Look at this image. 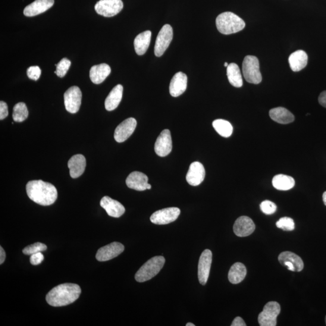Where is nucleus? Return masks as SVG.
Listing matches in <instances>:
<instances>
[{
  "label": "nucleus",
  "mask_w": 326,
  "mask_h": 326,
  "mask_svg": "<svg viewBox=\"0 0 326 326\" xmlns=\"http://www.w3.org/2000/svg\"><path fill=\"white\" fill-rule=\"evenodd\" d=\"M26 192L33 202L43 206L53 205L57 199L58 191L53 184L42 180L28 182Z\"/></svg>",
  "instance_id": "nucleus-1"
},
{
  "label": "nucleus",
  "mask_w": 326,
  "mask_h": 326,
  "mask_svg": "<svg viewBox=\"0 0 326 326\" xmlns=\"http://www.w3.org/2000/svg\"><path fill=\"white\" fill-rule=\"evenodd\" d=\"M81 294L79 285L74 283H64L53 288L47 294L46 301L49 305L62 307L70 305L76 301Z\"/></svg>",
  "instance_id": "nucleus-2"
},
{
  "label": "nucleus",
  "mask_w": 326,
  "mask_h": 326,
  "mask_svg": "<svg viewBox=\"0 0 326 326\" xmlns=\"http://www.w3.org/2000/svg\"><path fill=\"white\" fill-rule=\"evenodd\" d=\"M216 24L219 32L224 34L239 32L246 27L242 19L231 12H225L218 15Z\"/></svg>",
  "instance_id": "nucleus-3"
},
{
  "label": "nucleus",
  "mask_w": 326,
  "mask_h": 326,
  "mask_svg": "<svg viewBox=\"0 0 326 326\" xmlns=\"http://www.w3.org/2000/svg\"><path fill=\"white\" fill-rule=\"evenodd\" d=\"M165 263V259L162 256H155L147 261L135 275L138 282H145L154 277L161 270Z\"/></svg>",
  "instance_id": "nucleus-4"
},
{
  "label": "nucleus",
  "mask_w": 326,
  "mask_h": 326,
  "mask_svg": "<svg viewBox=\"0 0 326 326\" xmlns=\"http://www.w3.org/2000/svg\"><path fill=\"white\" fill-rule=\"evenodd\" d=\"M242 73L248 83L253 84L261 83L262 77L258 58L255 56H246L242 64Z\"/></svg>",
  "instance_id": "nucleus-5"
},
{
  "label": "nucleus",
  "mask_w": 326,
  "mask_h": 326,
  "mask_svg": "<svg viewBox=\"0 0 326 326\" xmlns=\"http://www.w3.org/2000/svg\"><path fill=\"white\" fill-rule=\"evenodd\" d=\"M280 313V306L276 302L266 303L263 311L259 313L258 321L261 326H275L277 318Z\"/></svg>",
  "instance_id": "nucleus-6"
},
{
  "label": "nucleus",
  "mask_w": 326,
  "mask_h": 326,
  "mask_svg": "<svg viewBox=\"0 0 326 326\" xmlns=\"http://www.w3.org/2000/svg\"><path fill=\"white\" fill-rule=\"evenodd\" d=\"M124 8L121 0H100L95 5L97 13L105 17H112L120 13Z\"/></svg>",
  "instance_id": "nucleus-7"
},
{
  "label": "nucleus",
  "mask_w": 326,
  "mask_h": 326,
  "mask_svg": "<svg viewBox=\"0 0 326 326\" xmlns=\"http://www.w3.org/2000/svg\"><path fill=\"white\" fill-rule=\"evenodd\" d=\"M173 39V29L171 25L166 24L159 31L156 37L154 53L157 57L164 54Z\"/></svg>",
  "instance_id": "nucleus-8"
},
{
  "label": "nucleus",
  "mask_w": 326,
  "mask_h": 326,
  "mask_svg": "<svg viewBox=\"0 0 326 326\" xmlns=\"http://www.w3.org/2000/svg\"><path fill=\"white\" fill-rule=\"evenodd\" d=\"M82 100V92L79 87L73 86L64 93V104L66 110L71 114L79 111Z\"/></svg>",
  "instance_id": "nucleus-9"
},
{
  "label": "nucleus",
  "mask_w": 326,
  "mask_h": 326,
  "mask_svg": "<svg viewBox=\"0 0 326 326\" xmlns=\"http://www.w3.org/2000/svg\"><path fill=\"white\" fill-rule=\"evenodd\" d=\"M180 210L177 208H169L159 210L150 216V221L156 225H166L177 220L180 215Z\"/></svg>",
  "instance_id": "nucleus-10"
},
{
  "label": "nucleus",
  "mask_w": 326,
  "mask_h": 326,
  "mask_svg": "<svg viewBox=\"0 0 326 326\" xmlns=\"http://www.w3.org/2000/svg\"><path fill=\"white\" fill-rule=\"evenodd\" d=\"M125 247L121 243L114 242L100 248L96 258L99 262H106L116 258L124 252Z\"/></svg>",
  "instance_id": "nucleus-11"
},
{
  "label": "nucleus",
  "mask_w": 326,
  "mask_h": 326,
  "mask_svg": "<svg viewBox=\"0 0 326 326\" xmlns=\"http://www.w3.org/2000/svg\"><path fill=\"white\" fill-rule=\"evenodd\" d=\"M212 262V253L210 250L203 251L198 263V279L200 284L205 285L208 282Z\"/></svg>",
  "instance_id": "nucleus-12"
},
{
  "label": "nucleus",
  "mask_w": 326,
  "mask_h": 326,
  "mask_svg": "<svg viewBox=\"0 0 326 326\" xmlns=\"http://www.w3.org/2000/svg\"><path fill=\"white\" fill-rule=\"evenodd\" d=\"M278 261L288 270L300 272L304 268L303 260L300 256L291 252H284L278 256Z\"/></svg>",
  "instance_id": "nucleus-13"
},
{
  "label": "nucleus",
  "mask_w": 326,
  "mask_h": 326,
  "mask_svg": "<svg viewBox=\"0 0 326 326\" xmlns=\"http://www.w3.org/2000/svg\"><path fill=\"white\" fill-rule=\"evenodd\" d=\"M137 127V121L134 118L126 119L116 128L114 139L118 143L124 142L129 139Z\"/></svg>",
  "instance_id": "nucleus-14"
},
{
  "label": "nucleus",
  "mask_w": 326,
  "mask_h": 326,
  "mask_svg": "<svg viewBox=\"0 0 326 326\" xmlns=\"http://www.w3.org/2000/svg\"><path fill=\"white\" fill-rule=\"evenodd\" d=\"M156 155L161 157L167 156L172 150V140L170 131L163 130L156 140L154 146Z\"/></svg>",
  "instance_id": "nucleus-15"
},
{
  "label": "nucleus",
  "mask_w": 326,
  "mask_h": 326,
  "mask_svg": "<svg viewBox=\"0 0 326 326\" xmlns=\"http://www.w3.org/2000/svg\"><path fill=\"white\" fill-rule=\"evenodd\" d=\"M205 176V167L201 163L195 161L190 166L186 175V180L191 186H197L202 183Z\"/></svg>",
  "instance_id": "nucleus-16"
},
{
  "label": "nucleus",
  "mask_w": 326,
  "mask_h": 326,
  "mask_svg": "<svg viewBox=\"0 0 326 326\" xmlns=\"http://www.w3.org/2000/svg\"><path fill=\"white\" fill-rule=\"evenodd\" d=\"M255 224L252 219L248 216H240L235 221L233 231L235 234L239 237H247L255 231Z\"/></svg>",
  "instance_id": "nucleus-17"
},
{
  "label": "nucleus",
  "mask_w": 326,
  "mask_h": 326,
  "mask_svg": "<svg viewBox=\"0 0 326 326\" xmlns=\"http://www.w3.org/2000/svg\"><path fill=\"white\" fill-rule=\"evenodd\" d=\"M100 205L111 217L120 218L125 212L124 206L120 202L109 196L103 197Z\"/></svg>",
  "instance_id": "nucleus-18"
},
{
  "label": "nucleus",
  "mask_w": 326,
  "mask_h": 326,
  "mask_svg": "<svg viewBox=\"0 0 326 326\" xmlns=\"http://www.w3.org/2000/svg\"><path fill=\"white\" fill-rule=\"evenodd\" d=\"M187 87V75L183 72H178L172 77L169 86V92L172 96L177 98L186 92Z\"/></svg>",
  "instance_id": "nucleus-19"
},
{
  "label": "nucleus",
  "mask_w": 326,
  "mask_h": 326,
  "mask_svg": "<svg viewBox=\"0 0 326 326\" xmlns=\"http://www.w3.org/2000/svg\"><path fill=\"white\" fill-rule=\"evenodd\" d=\"M54 3V0H35L25 8L24 15L31 17L43 14L51 8Z\"/></svg>",
  "instance_id": "nucleus-20"
},
{
  "label": "nucleus",
  "mask_w": 326,
  "mask_h": 326,
  "mask_svg": "<svg viewBox=\"0 0 326 326\" xmlns=\"http://www.w3.org/2000/svg\"><path fill=\"white\" fill-rule=\"evenodd\" d=\"M126 184L131 189L144 191L147 189L148 177L142 172H133L127 178Z\"/></svg>",
  "instance_id": "nucleus-21"
},
{
  "label": "nucleus",
  "mask_w": 326,
  "mask_h": 326,
  "mask_svg": "<svg viewBox=\"0 0 326 326\" xmlns=\"http://www.w3.org/2000/svg\"><path fill=\"white\" fill-rule=\"evenodd\" d=\"M68 167L71 178H77L83 174L86 167V159L82 154L75 155L69 159Z\"/></svg>",
  "instance_id": "nucleus-22"
},
{
  "label": "nucleus",
  "mask_w": 326,
  "mask_h": 326,
  "mask_svg": "<svg viewBox=\"0 0 326 326\" xmlns=\"http://www.w3.org/2000/svg\"><path fill=\"white\" fill-rule=\"evenodd\" d=\"M111 73V68L108 64L94 65L90 71V77L92 83L100 84L103 83Z\"/></svg>",
  "instance_id": "nucleus-23"
},
{
  "label": "nucleus",
  "mask_w": 326,
  "mask_h": 326,
  "mask_svg": "<svg viewBox=\"0 0 326 326\" xmlns=\"http://www.w3.org/2000/svg\"><path fill=\"white\" fill-rule=\"evenodd\" d=\"M124 87L120 84L116 86L109 93L105 102L106 110L111 111L118 107L123 96Z\"/></svg>",
  "instance_id": "nucleus-24"
},
{
  "label": "nucleus",
  "mask_w": 326,
  "mask_h": 326,
  "mask_svg": "<svg viewBox=\"0 0 326 326\" xmlns=\"http://www.w3.org/2000/svg\"><path fill=\"white\" fill-rule=\"evenodd\" d=\"M308 56L303 50H297L290 56L289 63L291 70L294 72L300 71L308 64Z\"/></svg>",
  "instance_id": "nucleus-25"
},
{
  "label": "nucleus",
  "mask_w": 326,
  "mask_h": 326,
  "mask_svg": "<svg viewBox=\"0 0 326 326\" xmlns=\"http://www.w3.org/2000/svg\"><path fill=\"white\" fill-rule=\"evenodd\" d=\"M269 116L272 120L280 124L292 123L295 117L292 112L283 107L275 108L269 111Z\"/></svg>",
  "instance_id": "nucleus-26"
},
{
  "label": "nucleus",
  "mask_w": 326,
  "mask_h": 326,
  "mask_svg": "<svg viewBox=\"0 0 326 326\" xmlns=\"http://www.w3.org/2000/svg\"><path fill=\"white\" fill-rule=\"evenodd\" d=\"M152 33L150 30L145 31L138 34L134 40V48L138 55H143L148 49Z\"/></svg>",
  "instance_id": "nucleus-27"
},
{
  "label": "nucleus",
  "mask_w": 326,
  "mask_h": 326,
  "mask_svg": "<svg viewBox=\"0 0 326 326\" xmlns=\"http://www.w3.org/2000/svg\"><path fill=\"white\" fill-rule=\"evenodd\" d=\"M247 268L243 263H234L228 272V280L232 284H238L242 282L247 275Z\"/></svg>",
  "instance_id": "nucleus-28"
},
{
  "label": "nucleus",
  "mask_w": 326,
  "mask_h": 326,
  "mask_svg": "<svg viewBox=\"0 0 326 326\" xmlns=\"http://www.w3.org/2000/svg\"><path fill=\"white\" fill-rule=\"evenodd\" d=\"M227 74L229 83L236 88L242 86L243 80L239 66L236 64H229L227 68Z\"/></svg>",
  "instance_id": "nucleus-29"
},
{
  "label": "nucleus",
  "mask_w": 326,
  "mask_h": 326,
  "mask_svg": "<svg viewBox=\"0 0 326 326\" xmlns=\"http://www.w3.org/2000/svg\"><path fill=\"white\" fill-rule=\"evenodd\" d=\"M272 185L278 190H289L295 186V180L288 175L280 174L275 175L272 179Z\"/></svg>",
  "instance_id": "nucleus-30"
},
{
  "label": "nucleus",
  "mask_w": 326,
  "mask_h": 326,
  "mask_svg": "<svg viewBox=\"0 0 326 326\" xmlns=\"http://www.w3.org/2000/svg\"><path fill=\"white\" fill-rule=\"evenodd\" d=\"M212 125L216 131L222 137L228 138L233 133V128L231 124L223 119L215 120Z\"/></svg>",
  "instance_id": "nucleus-31"
},
{
  "label": "nucleus",
  "mask_w": 326,
  "mask_h": 326,
  "mask_svg": "<svg viewBox=\"0 0 326 326\" xmlns=\"http://www.w3.org/2000/svg\"><path fill=\"white\" fill-rule=\"evenodd\" d=\"M28 115H29V111L24 103H18L14 106L12 117L15 121H23L28 117Z\"/></svg>",
  "instance_id": "nucleus-32"
},
{
  "label": "nucleus",
  "mask_w": 326,
  "mask_h": 326,
  "mask_svg": "<svg viewBox=\"0 0 326 326\" xmlns=\"http://www.w3.org/2000/svg\"><path fill=\"white\" fill-rule=\"evenodd\" d=\"M48 249L46 244L40 242L34 243L30 246L25 247L23 250V253L26 255H32L39 252H45Z\"/></svg>",
  "instance_id": "nucleus-33"
},
{
  "label": "nucleus",
  "mask_w": 326,
  "mask_h": 326,
  "mask_svg": "<svg viewBox=\"0 0 326 326\" xmlns=\"http://www.w3.org/2000/svg\"><path fill=\"white\" fill-rule=\"evenodd\" d=\"M56 66V70L55 73L59 77H63L67 74L71 66V61L67 58H63Z\"/></svg>",
  "instance_id": "nucleus-34"
},
{
  "label": "nucleus",
  "mask_w": 326,
  "mask_h": 326,
  "mask_svg": "<svg viewBox=\"0 0 326 326\" xmlns=\"http://www.w3.org/2000/svg\"><path fill=\"white\" fill-rule=\"evenodd\" d=\"M276 226L284 231H290L294 230L295 223L292 218L283 217L277 222Z\"/></svg>",
  "instance_id": "nucleus-35"
},
{
  "label": "nucleus",
  "mask_w": 326,
  "mask_h": 326,
  "mask_svg": "<svg viewBox=\"0 0 326 326\" xmlns=\"http://www.w3.org/2000/svg\"><path fill=\"white\" fill-rule=\"evenodd\" d=\"M260 208L263 213L268 215L274 214L277 210L276 205L274 202L268 200L263 201L260 205Z\"/></svg>",
  "instance_id": "nucleus-36"
},
{
  "label": "nucleus",
  "mask_w": 326,
  "mask_h": 326,
  "mask_svg": "<svg viewBox=\"0 0 326 326\" xmlns=\"http://www.w3.org/2000/svg\"><path fill=\"white\" fill-rule=\"evenodd\" d=\"M40 74H42V70L38 66H32L27 69V74L29 79L37 80L39 79Z\"/></svg>",
  "instance_id": "nucleus-37"
},
{
  "label": "nucleus",
  "mask_w": 326,
  "mask_h": 326,
  "mask_svg": "<svg viewBox=\"0 0 326 326\" xmlns=\"http://www.w3.org/2000/svg\"><path fill=\"white\" fill-rule=\"evenodd\" d=\"M44 259H45V257L42 252H39L31 255L30 262L32 265H38L43 262Z\"/></svg>",
  "instance_id": "nucleus-38"
},
{
  "label": "nucleus",
  "mask_w": 326,
  "mask_h": 326,
  "mask_svg": "<svg viewBox=\"0 0 326 326\" xmlns=\"http://www.w3.org/2000/svg\"><path fill=\"white\" fill-rule=\"evenodd\" d=\"M9 114L7 103L5 102H0V120H4Z\"/></svg>",
  "instance_id": "nucleus-39"
},
{
  "label": "nucleus",
  "mask_w": 326,
  "mask_h": 326,
  "mask_svg": "<svg viewBox=\"0 0 326 326\" xmlns=\"http://www.w3.org/2000/svg\"><path fill=\"white\" fill-rule=\"evenodd\" d=\"M231 326H246L247 324L246 322L243 321V319L237 316V317L235 318L233 321L232 322Z\"/></svg>",
  "instance_id": "nucleus-40"
},
{
  "label": "nucleus",
  "mask_w": 326,
  "mask_h": 326,
  "mask_svg": "<svg viewBox=\"0 0 326 326\" xmlns=\"http://www.w3.org/2000/svg\"><path fill=\"white\" fill-rule=\"evenodd\" d=\"M318 102L319 104L326 108V91L320 94L318 98Z\"/></svg>",
  "instance_id": "nucleus-41"
},
{
  "label": "nucleus",
  "mask_w": 326,
  "mask_h": 326,
  "mask_svg": "<svg viewBox=\"0 0 326 326\" xmlns=\"http://www.w3.org/2000/svg\"><path fill=\"white\" fill-rule=\"evenodd\" d=\"M6 258V253L3 247H0V264L2 265L5 262Z\"/></svg>",
  "instance_id": "nucleus-42"
},
{
  "label": "nucleus",
  "mask_w": 326,
  "mask_h": 326,
  "mask_svg": "<svg viewBox=\"0 0 326 326\" xmlns=\"http://www.w3.org/2000/svg\"><path fill=\"white\" fill-rule=\"evenodd\" d=\"M322 200H323L324 205L326 206V191L324 192L323 195H322Z\"/></svg>",
  "instance_id": "nucleus-43"
},
{
  "label": "nucleus",
  "mask_w": 326,
  "mask_h": 326,
  "mask_svg": "<svg viewBox=\"0 0 326 326\" xmlns=\"http://www.w3.org/2000/svg\"><path fill=\"white\" fill-rule=\"evenodd\" d=\"M186 326H195V324L191 323V322H188V323L186 324Z\"/></svg>",
  "instance_id": "nucleus-44"
},
{
  "label": "nucleus",
  "mask_w": 326,
  "mask_h": 326,
  "mask_svg": "<svg viewBox=\"0 0 326 326\" xmlns=\"http://www.w3.org/2000/svg\"><path fill=\"white\" fill-rule=\"evenodd\" d=\"M150 189H151V185L149 184H147V189L150 190Z\"/></svg>",
  "instance_id": "nucleus-45"
},
{
  "label": "nucleus",
  "mask_w": 326,
  "mask_h": 326,
  "mask_svg": "<svg viewBox=\"0 0 326 326\" xmlns=\"http://www.w3.org/2000/svg\"><path fill=\"white\" fill-rule=\"evenodd\" d=\"M228 65H229V64L227 63V62H225V64H224V67H227H227H228Z\"/></svg>",
  "instance_id": "nucleus-46"
},
{
  "label": "nucleus",
  "mask_w": 326,
  "mask_h": 326,
  "mask_svg": "<svg viewBox=\"0 0 326 326\" xmlns=\"http://www.w3.org/2000/svg\"><path fill=\"white\" fill-rule=\"evenodd\" d=\"M325 323H326V316H325Z\"/></svg>",
  "instance_id": "nucleus-47"
}]
</instances>
